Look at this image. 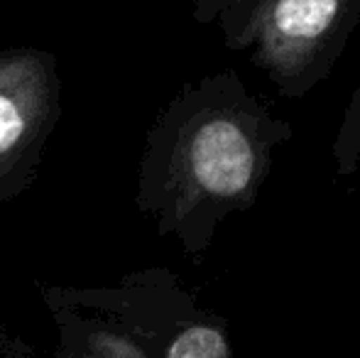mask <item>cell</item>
Masks as SVG:
<instances>
[{
  "label": "cell",
  "instance_id": "cell-5",
  "mask_svg": "<svg viewBox=\"0 0 360 358\" xmlns=\"http://www.w3.org/2000/svg\"><path fill=\"white\" fill-rule=\"evenodd\" d=\"M167 358H228L226 336L206 324L189 326L174 339Z\"/></svg>",
  "mask_w": 360,
  "mask_h": 358
},
{
  "label": "cell",
  "instance_id": "cell-6",
  "mask_svg": "<svg viewBox=\"0 0 360 358\" xmlns=\"http://www.w3.org/2000/svg\"><path fill=\"white\" fill-rule=\"evenodd\" d=\"M228 3L233 0H191V18L199 25H211Z\"/></svg>",
  "mask_w": 360,
  "mask_h": 358
},
{
  "label": "cell",
  "instance_id": "cell-3",
  "mask_svg": "<svg viewBox=\"0 0 360 358\" xmlns=\"http://www.w3.org/2000/svg\"><path fill=\"white\" fill-rule=\"evenodd\" d=\"M62 118L59 59L37 47L0 52V204L37 179L44 150Z\"/></svg>",
  "mask_w": 360,
  "mask_h": 358
},
{
  "label": "cell",
  "instance_id": "cell-2",
  "mask_svg": "<svg viewBox=\"0 0 360 358\" xmlns=\"http://www.w3.org/2000/svg\"><path fill=\"white\" fill-rule=\"evenodd\" d=\"M223 42L292 101L331 77L360 23V0H233L216 18Z\"/></svg>",
  "mask_w": 360,
  "mask_h": 358
},
{
  "label": "cell",
  "instance_id": "cell-4",
  "mask_svg": "<svg viewBox=\"0 0 360 358\" xmlns=\"http://www.w3.org/2000/svg\"><path fill=\"white\" fill-rule=\"evenodd\" d=\"M333 162L338 177H351L360 167V82L343 110L336 140H333Z\"/></svg>",
  "mask_w": 360,
  "mask_h": 358
},
{
  "label": "cell",
  "instance_id": "cell-1",
  "mask_svg": "<svg viewBox=\"0 0 360 358\" xmlns=\"http://www.w3.org/2000/svg\"><path fill=\"white\" fill-rule=\"evenodd\" d=\"M292 125L223 69L186 84L145 135L135 209L201 255L218 226L255 206Z\"/></svg>",
  "mask_w": 360,
  "mask_h": 358
}]
</instances>
